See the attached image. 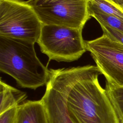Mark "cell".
Returning <instances> with one entry per match:
<instances>
[{
	"mask_svg": "<svg viewBox=\"0 0 123 123\" xmlns=\"http://www.w3.org/2000/svg\"><path fill=\"white\" fill-rule=\"evenodd\" d=\"M97 66H85L67 98L69 118L73 123H120L113 107L98 81Z\"/></svg>",
	"mask_w": 123,
	"mask_h": 123,
	"instance_id": "obj_1",
	"label": "cell"
},
{
	"mask_svg": "<svg viewBox=\"0 0 123 123\" xmlns=\"http://www.w3.org/2000/svg\"><path fill=\"white\" fill-rule=\"evenodd\" d=\"M35 43L0 36V70L23 88L36 90L46 86L50 69L37 58Z\"/></svg>",
	"mask_w": 123,
	"mask_h": 123,
	"instance_id": "obj_2",
	"label": "cell"
},
{
	"mask_svg": "<svg viewBox=\"0 0 123 123\" xmlns=\"http://www.w3.org/2000/svg\"><path fill=\"white\" fill-rule=\"evenodd\" d=\"M42 25L26 1L0 0V36L35 43Z\"/></svg>",
	"mask_w": 123,
	"mask_h": 123,
	"instance_id": "obj_3",
	"label": "cell"
},
{
	"mask_svg": "<svg viewBox=\"0 0 123 123\" xmlns=\"http://www.w3.org/2000/svg\"><path fill=\"white\" fill-rule=\"evenodd\" d=\"M82 32L77 28L43 25L37 43L49 60L71 62L87 51Z\"/></svg>",
	"mask_w": 123,
	"mask_h": 123,
	"instance_id": "obj_4",
	"label": "cell"
},
{
	"mask_svg": "<svg viewBox=\"0 0 123 123\" xmlns=\"http://www.w3.org/2000/svg\"><path fill=\"white\" fill-rule=\"evenodd\" d=\"M85 66L50 69V76L41 98L46 106L49 123H73L69 117L68 95L82 75Z\"/></svg>",
	"mask_w": 123,
	"mask_h": 123,
	"instance_id": "obj_5",
	"label": "cell"
},
{
	"mask_svg": "<svg viewBox=\"0 0 123 123\" xmlns=\"http://www.w3.org/2000/svg\"><path fill=\"white\" fill-rule=\"evenodd\" d=\"M42 25L83 29L91 18L88 0H28Z\"/></svg>",
	"mask_w": 123,
	"mask_h": 123,
	"instance_id": "obj_6",
	"label": "cell"
},
{
	"mask_svg": "<svg viewBox=\"0 0 123 123\" xmlns=\"http://www.w3.org/2000/svg\"><path fill=\"white\" fill-rule=\"evenodd\" d=\"M85 43L86 50L90 53L106 82L123 86V44L104 35Z\"/></svg>",
	"mask_w": 123,
	"mask_h": 123,
	"instance_id": "obj_7",
	"label": "cell"
},
{
	"mask_svg": "<svg viewBox=\"0 0 123 123\" xmlns=\"http://www.w3.org/2000/svg\"><path fill=\"white\" fill-rule=\"evenodd\" d=\"M15 123H49L42 99L28 100L17 107Z\"/></svg>",
	"mask_w": 123,
	"mask_h": 123,
	"instance_id": "obj_8",
	"label": "cell"
},
{
	"mask_svg": "<svg viewBox=\"0 0 123 123\" xmlns=\"http://www.w3.org/2000/svg\"><path fill=\"white\" fill-rule=\"evenodd\" d=\"M27 97L26 93L0 81V114L19 106Z\"/></svg>",
	"mask_w": 123,
	"mask_h": 123,
	"instance_id": "obj_9",
	"label": "cell"
},
{
	"mask_svg": "<svg viewBox=\"0 0 123 123\" xmlns=\"http://www.w3.org/2000/svg\"><path fill=\"white\" fill-rule=\"evenodd\" d=\"M88 11L91 17L95 13H102L123 20V10L110 0H88Z\"/></svg>",
	"mask_w": 123,
	"mask_h": 123,
	"instance_id": "obj_10",
	"label": "cell"
},
{
	"mask_svg": "<svg viewBox=\"0 0 123 123\" xmlns=\"http://www.w3.org/2000/svg\"><path fill=\"white\" fill-rule=\"evenodd\" d=\"M105 89L120 123H123V86H113L106 82Z\"/></svg>",
	"mask_w": 123,
	"mask_h": 123,
	"instance_id": "obj_11",
	"label": "cell"
},
{
	"mask_svg": "<svg viewBox=\"0 0 123 123\" xmlns=\"http://www.w3.org/2000/svg\"><path fill=\"white\" fill-rule=\"evenodd\" d=\"M91 17L94 18L99 24H106L123 32V20L117 17L102 13H95L92 15Z\"/></svg>",
	"mask_w": 123,
	"mask_h": 123,
	"instance_id": "obj_12",
	"label": "cell"
},
{
	"mask_svg": "<svg viewBox=\"0 0 123 123\" xmlns=\"http://www.w3.org/2000/svg\"><path fill=\"white\" fill-rule=\"evenodd\" d=\"M99 25L103 31V35L113 41L123 44V32L103 23H99Z\"/></svg>",
	"mask_w": 123,
	"mask_h": 123,
	"instance_id": "obj_13",
	"label": "cell"
},
{
	"mask_svg": "<svg viewBox=\"0 0 123 123\" xmlns=\"http://www.w3.org/2000/svg\"><path fill=\"white\" fill-rule=\"evenodd\" d=\"M17 107L0 114V123H15Z\"/></svg>",
	"mask_w": 123,
	"mask_h": 123,
	"instance_id": "obj_14",
	"label": "cell"
},
{
	"mask_svg": "<svg viewBox=\"0 0 123 123\" xmlns=\"http://www.w3.org/2000/svg\"><path fill=\"white\" fill-rule=\"evenodd\" d=\"M123 10V0H110Z\"/></svg>",
	"mask_w": 123,
	"mask_h": 123,
	"instance_id": "obj_15",
	"label": "cell"
}]
</instances>
